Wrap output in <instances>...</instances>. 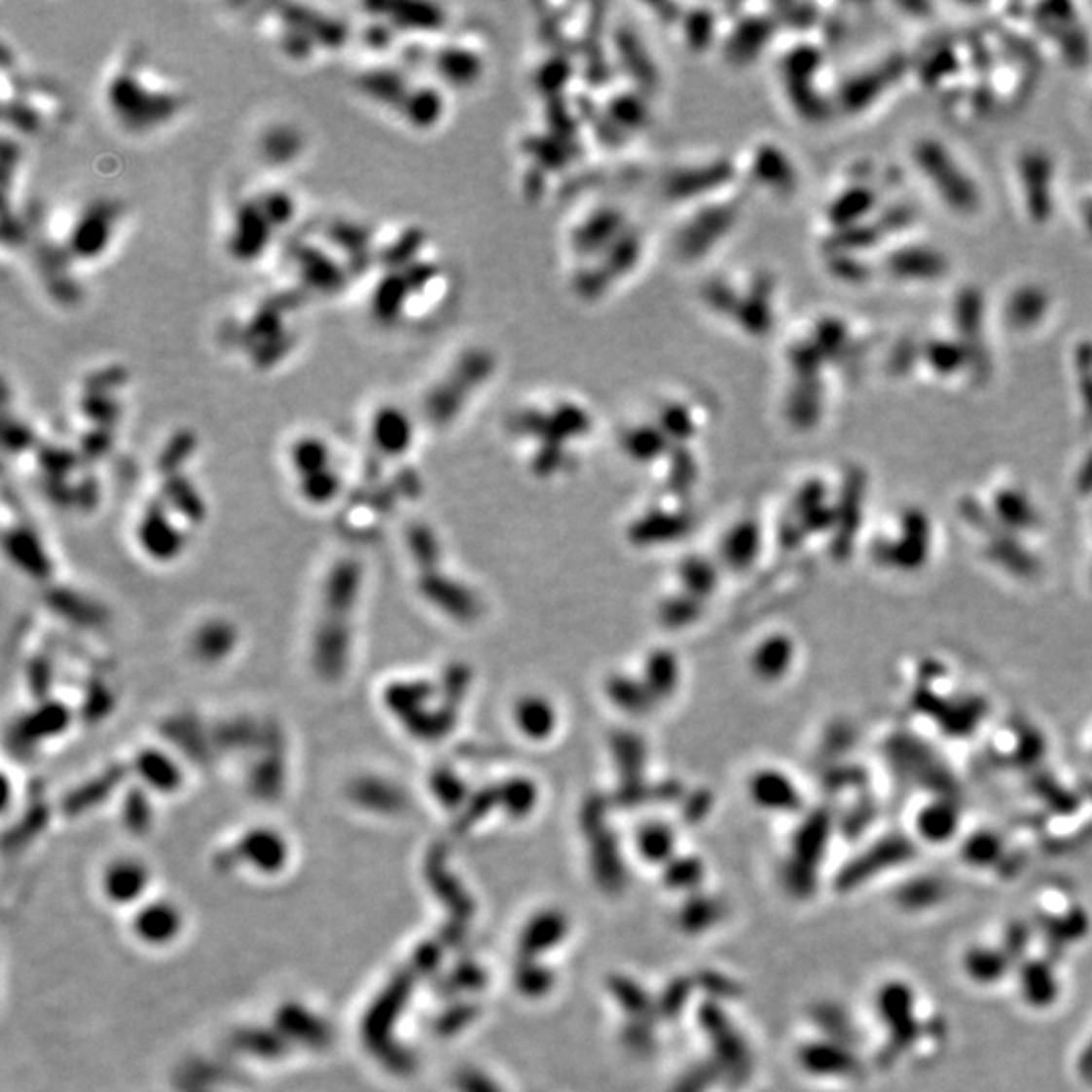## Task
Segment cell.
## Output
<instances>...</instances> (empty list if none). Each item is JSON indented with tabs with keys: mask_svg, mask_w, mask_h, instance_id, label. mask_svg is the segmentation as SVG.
I'll return each mask as SVG.
<instances>
[{
	"mask_svg": "<svg viewBox=\"0 0 1092 1092\" xmlns=\"http://www.w3.org/2000/svg\"><path fill=\"white\" fill-rule=\"evenodd\" d=\"M421 227L379 233L375 268L367 277V311L384 330L423 326L446 298V272Z\"/></svg>",
	"mask_w": 1092,
	"mask_h": 1092,
	"instance_id": "1",
	"label": "cell"
},
{
	"mask_svg": "<svg viewBox=\"0 0 1092 1092\" xmlns=\"http://www.w3.org/2000/svg\"><path fill=\"white\" fill-rule=\"evenodd\" d=\"M364 581L367 568L354 555L336 557L322 573L308 637V666L322 684H343L352 670Z\"/></svg>",
	"mask_w": 1092,
	"mask_h": 1092,
	"instance_id": "2",
	"label": "cell"
},
{
	"mask_svg": "<svg viewBox=\"0 0 1092 1092\" xmlns=\"http://www.w3.org/2000/svg\"><path fill=\"white\" fill-rule=\"evenodd\" d=\"M101 101L124 134L148 138L180 120L189 108V93L156 67L146 49L129 45L103 77Z\"/></svg>",
	"mask_w": 1092,
	"mask_h": 1092,
	"instance_id": "3",
	"label": "cell"
},
{
	"mask_svg": "<svg viewBox=\"0 0 1092 1092\" xmlns=\"http://www.w3.org/2000/svg\"><path fill=\"white\" fill-rule=\"evenodd\" d=\"M308 298L288 283L272 288L225 322V345L251 369L270 373L296 354L304 338Z\"/></svg>",
	"mask_w": 1092,
	"mask_h": 1092,
	"instance_id": "4",
	"label": "cell"
},
{
	"mask_svg": "<svg viewBox=\"0 0 1092 1092\" xmlns=\"http://www.w3.org/2000/svg\"><path fill=\"white\" fill-rule=\"evenodd\" d=\"M300 215L298 197L281 185L255 187L231 200L223 227V245L231 262L255 266L275 247Z\"/></svg>",
	"mask_w": 1092,
	"mask_h": 1092,
	"instance_id": "5",
	"label": "cell"
},
{
	"mask_svg": "<svg viewBox=\"0 0 1092 1092\" xmlns=\"http://www.w3.org/2000/svg\"><path fill=\"white\" fill-rule=\"evenodd\" d=\"M356 93L386 110L418 132L439 126L446 97L439 82L423 77L418 67L401 59H377L352 75Z\"/></svg>",
	"mask_w": 1092,
	"mask_h": 1092,
	"instance_id": "6",
	"label": "cell"
},
{
	"mask_svg": "<svg viewBox=\"0 0 1092 1092\" xmlns=\"http://www.w3.org/2000/svg\"><path fill=\"white\" fill-rule=\"evenodd\" d=\"M264 31L279 54L294 63L341 54L356 41L354 20L314 5L270 7L264 15Z\"/></svg>",
	"mask_w": 1092,
	"mask_h": 1092,
	"instance_id": "7",
	"label": "cell"
},
{
	"mask_svg": "<svg viewBox=\"0 0 1092 1092\" xmlns=\"http://www.w3.org/2000/svg\"><path fill=\"white\" fill-rule=\"evenodd\" d=\"M127 204L110 195H99L67 211L55 227H45L61 251L82 272L108 259L127 223Z\"/></svg>",
	"mask_w": 1092,
	"mask_h": 1092,
	"instance_id": "8",
	"label": "cell"
},
{
	"mask_svg": "<svg viewBox=\"0 0 1092 1092\" xmlns=\"http://www.w3.org/2000/svg\"><path fill=\"white\" fill-rule=\"evenodd\" d=\"M285 270V283L308 300L341 298L362 279L352 259L328 236L322 223L292 241Z\"/></svg>",
	"mask_w": 1092,
	"mask_h": 1092,
	"instance_id": "9",
	"label": "cell"
},
{
	"mask_svg": "<svg viewBox=\"0 0 1092 1092\" xmlns=\"http://www.w3.org/2000/svg\"><path fill=\"white\" fill-rule=\"evenodd\" d=\"M3 114L7 134L15 138L43 136L65 118L67 103L57 88L5 61Z\"/></svg>",
	"mask_w": 1092,
	"mask_h": 1092,
	"instance_id": "10",
	"label": "cell"
},
{
	"mask_svg": "<svg viewBox=\"0 0 1092 1092\" xmlns=\"http://www.w3.org/2000/svg\"><path fill=\"white\" fill-rule=\"evenodd\" d=\"M129 384V375L120 364H103L88 371V375L80 381L77 386V399L75 409L80 421L90 425L84 431L86 452L97 450V435H103L108 429L120 423L124 405V391Z\"/></svg>",
	"mask_w": 1092,
	"mask_h": 1092,
	"instance_id": "11",
	"label": "cell"
},
{
	"mask_svg": "<svg viewBox=\"0 0 1092 1092\" xmlns=\"http://www.w3.org/2000/svg\"><path fill=\"white\" fill-rule=\"evenodd\" d=\"M172 508L159 496L144 504L134 527L136 544L152 563L172 564L189 549V534L180 518H172Z\"/></svg>",
	"mask_w": 1092,
	"mask_h": 1092,
	"instance_id": "12",
	"label": "cell"
},
{
	"mask_svg": "<svg viewBox=\"0 0 1092 1092\" xmlns=\"http://www.w3.org/2000/svg\"><path fill=\"white\" fill-rule=\"evenodd\" d=\"M364 435H367L371 459H399L405 457L413 446L415 425L409 413L397 403H381L371 409Z\"/></svg>",
	"mask_w": 1092,
	"mask_h": 1092,
	"instance_id": "13",
	"label": "cell"
},
{
	"mask_svg": "<svg viewBox=\"0 0 1092 1092\" xmlns=\"http://www.w3.org/2000/svg\"><path fill=\"white\" fill-rule=\"evenodd\" d=\"M241 634L236 623L225 617H209L199 621L189 634L187 649L193 660L200 666H217L236 654Z\"/></svg>",
	"mask_w": 1092,
	"mask_h": 1092,
	"instance_id": "14",
	"label": "cell"
},
{
	"mask_svg": "<svg viewBox=\"0 0 1092 1092\" xmlns=\"http://www.w3.org/2000/svg\"><path fill=\"white\" fill-rule=\"evenodd\" d=\"M304 150L300 134L288 126H277L268 129L264 136V154L270 161H294L296 156Z\"/></svg>",
	"mask_w": 1092,
	"mask_h": 1092,
	"instance_id": "15",
	"label": "cell"
},
{
	"mask_svg": "<svg viewBox=\"0 0 1092 1092\" xmlns=\"http://www.w3.org/2000/svg\"><path fill=\"white\" fill-rule=\"evenodd\" d=\"M520 722H523L525 731L540 737L542 733L549 731V726L553 724V714H549V709H546L542 702L534 700V702H527L520 710Z\"/></svg>",
	"mask_w": 1092,
	"mask_h": 1092,
	"instance_id": "16",
	"label": "cell"
}]
</instances>
